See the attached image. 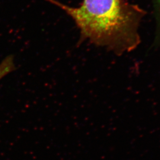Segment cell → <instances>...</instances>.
I'll use <instances>...</instances> for the list:
<instances>
[{"instance_id":"1","label":"cell","mask_w":160,"mask_h":160,"mask_svg":"<svg viewBox=\"0 0 160 160\" xmlns=\"http://www.w3.org/2000/svg\"><path fill=\"white\" fill-rule=\"evenodd\" d=\"M72 18L80 29L81 40L87 39L117 53L135 49L140 43L138 28L145 12L123 0H83L79 7L46 0Z\"/></svg>"},{"instance_id":"2","label":"cell","mask_w":160,"mask_h":160,"mask_svg":"<svg viewBox=\"0 0 160 160\" xmlns=\"http://www.w3.org/2000/svg\"><path fill=\"white\" fill-rule=\"evenodd\" d=\"M155 4L157 10L158 14V18L160 23V0H155Z\"/></svg>"}]
</instances>
